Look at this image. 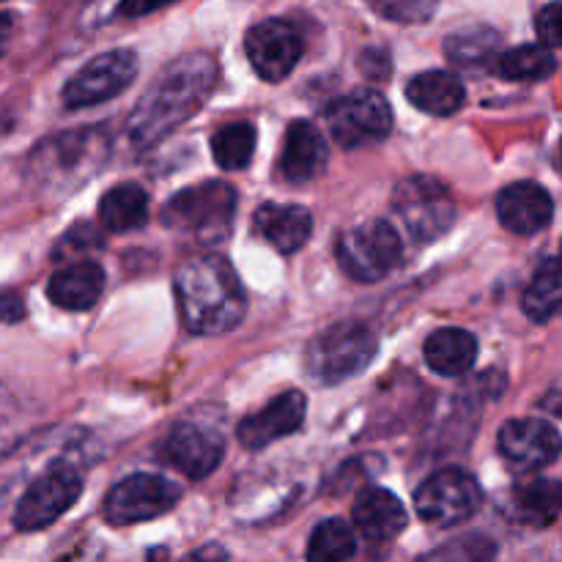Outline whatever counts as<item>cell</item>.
<instances>
[{"label": "cell", "instance_id": "6da1fadb", "mask_svg": "<svg viewBox=\"0 0 562 562\" xmlns=\"http://www.w3.org/2000/svg\"><path fill=\"white\" fill-rule=\"evenodd\" d=\"M217 86V60L209 53H187L170 60L126 119L135 148L157 146L162 137L198 113Z\"/></svg>", "mask_w": 562, "mask_h": 562}, {"label": "cell", "instance_id": "7a4b0ae2", "mask_svg": "<svg viewBox=\"0 0 562 562\" xmlns=\"http://www.w3.org/2000/svg\"><path fill=\"white\" fill-rule=\"evenodd\" d=\"M181 322L192 335H223L245 318L247 296L225 258L198 256L173 274Z\"/></svg>", "mask_w": 562, "mask_h": 562}, {"label": "cell", "instance_id": "3957f363", "mask_svg": "<svg viewBox=\"0 0 562 562\" xmlns=\"http://www.w3.org/2000/svg\"><path fill=\"white\" fill-rule=\"evenodd\" d=\"M104 157H108V140L102 132H64V135L47 137L33 148L31 176L42 190L69 192L71 187L91 179Z\"/></svg>", "mask_w": 562, "mask_h": 562}, {"label": "cell", "instance_id": "277c9868", "mask_svg": "<svg viewBox=\"0 0 562 562\" xmlns=\"http://www.w3.org/2000/svg\"><path fill=\"white\" fill-rule=\"evenodd\" d=\"M236 214V190L225 181H201L176 192L162 206L165 228L201 245H217L231 234Z\"/></svg>", "mask_w": 562, "mask_h": 562}, {"label": "cell", "instance_id": "5b68a950", "mask_svg": "<svg viewBox=\"0 0 562 562\" xmlns=\"http://www.w3.org/2000/svg\"><path fill=\"white\" fill-rule=\"evenodd\" d=\"M379 340L366 324H333L311 340L305 351V368L318 384H340L366 371L376 357Z\"/></svg>", "mask_w": 562, "mask_h": 562}, {"label": "cell", "instance_id": "8992f818", "mask_svg": "<svg viewBox=\"0 0 562 562\" xmlns=\"http://www.w3.org/2000/svg\"><path fill=\"white\" fill-rule=\"evenodd\" d=\"M393 212L404 223L406 234L417 241L442 239L453 228L459 209L448 187L434 176H406L393 190Z\"/></svg>", "mask_w": 562, "mask_h": 562}, {"label": "cell", "instance_id": "52a82bcc", "mask_svg": "<svg viewBox=\"0 0 562 562\" xmlns=\"http://www.w3.org/2000/svg\"><path fill=\"white\" fill-rule=\"evenodd\" d=\"M401 252L404 247L387 220H368V223L344 231L338 247H335L340 269L357 283H376V280L387 278L398 267Z\"/></svg>", "mask_w": 562, "mask_h": 562}, {"label": "cell", "instance_id": "ba28073f", "mask_svg": "<svg viewBox=\"0 0 562 562\" xmlns=\"http://www.w3.org/2000/svg\"><path fill=\"white\" fill-rule=\"evenodd\" d=\"M324 121L340 148L373 146L393 132V110L387 99L371 88H360L335 99L324 110Z\"/></svg>", "mask_w": 562, "mask_h": 562}, {"label": "cell", "instance_id": "9c48e42d", "mask_svg": "<svg viewBox=\"0 0 562 562\" xmlns=\"http://www.w3.org/2000/svg\"><path fill=\"white\" fill-rule=\"evenodd\" d=\"M483 503L475 475L461 467L439 470L417 488L415 510L423 521L437 527H453L472 519Z\"/></svg>", "mask_w": 562, "mask_h": 562}, {"label": "cell", "instance_id": "30bf717a", "mask_svg": "<svg viewBox=\"0 0 562 562\" xmlns=\"http://www.w3.org/2000/svg\"><path fill=\"white\" fill-rule=\"evenodd\" d=\"M181 499V488L162 475H137L124 477L115 483L104 497V519L115 527L140 525L165 516L176 508Z\"/></svg>", "mask_w": 562, "mask_h": 562}, {"label": "cell", "instance_id": "8fae6325", "mask_svg": "<svg viewBox=\"0 0 562 562\" xmlns=\"http://www.w3.org/2000/svg\"><path fill=\"white\" fill-rule=\"evenodd\" d=\"M82 477L71 464H55L38 481L27 486L14 510V527L22 532H36L55 525L71 505L80 499Z\"/></svg>", "mask_w": 562, "mask_h": 562}, {"label": "cell", "instance_id": "7c38bea8", "mask_svg": "<svg viewBox=\"0 0 562 562\" xmlns=\"http://www.w3.org/2000/svg\"><path fill=\"white\" fill-rule=\"evenodd\" d=\"M135 77L137 58L130 49H113V53L97 55L66 82L64 104L69 110L93 108V104L108 102V99L126 91Z\"/></svg>", "mask_w": 562, "mask_h": 562}, {"label": "cell", "instance_id": "4fadbf2b", "mask_svg": "<svg viewBox=\"0 0 562 562\" xmlns=\"http://www.w3.org/2000/svg\"><path fill=\"white\" fill-rule=\"evenodd\" d=\"M245 53L261 80L280 82L300 64L302 36L291 22L263 20L247 31Z\"/></svg>", "mask_w": 562, "mask_h": 562}, {"label": "cell", "instance_id": "5bb4252c", "mask_svg": "<svg viewBox=\"0 0 562 562\" xmlns=\"http://www.w3.org/2000/svg\"><path fill=\"white\" fill-rule=\"evenodd\" d=\"M499 453L516 472H536L554 464L562 453V437L552 423L541 417L508 420L499 428Z\"/></svg>", "mask_w": 562, "mask_h": 562}, {"label": "cell", "instance_id": "9a60e30c", "mask_svg": "<svg viewBox=\"0 0 562 562\" xmlns=\"http://www.w3.org/2000/svg\"><path fill=\"white\" fill-rule=\"evenodd\" d=\"M159 453H162L165 464H170L184 477L203 481L223 461L225 442L212 428L195 426V423H179V426L170 428Z\"/></svg>", "mask_w": 562, "mask_h": 562}, {"label": "cell", "instance_id": "2e32d148", "mask_svg": "<svg viewBox=\"0 0 562 562\" xmlns=\"http://www.w3.org/2000/svg\"><path fill=\"white\" fill-rule=\"evenodd\" d=\"M307 412V398L300 390H289V393L278 395L274 401H269L261 412L245 417L236 428V437L245 445L247 450H261L269 448L278 439L289 437V434L300 431L302 423H305Z\"/></svg>", "mask_w": 562, "mask_h": 562}, {"label": "cell", "instance_id": "e0dca14e", "mask_svg": "<svg viewBox=\"0 0 562 562\" xmlns=\"http://www.w3.org/2000/svg\"><path fill=\"white\" fill-rule=\"evenodd\" d=\"M554 201L536 181H516L497 195V217L510 234H541L552 223Z\"/></svg>", "mask_w": 562, "mask_h": 562}, {"label": "cell", "instance_id": "ac0fdd59", "mask_svg": "<svg viewBox=\"0 0 562 562\" xmlns=\"http://www.w3.org/2000/svg\"><path fill=\"white\" fill-rule=\"evenodd\" d=\"M329 162L327 140H324L322 130L311 124V121H294L285 130L283 154H280L278 170L289 184H307V181L318 179Z\"/></svg>", "mask_w": 562, "mask_h": 562}, {"label": "cell", "instance_id": "d6986e66", "mask_svg": "<svg viewBox=\"0 0 562 562\" xmlns=\"http://www.w3.org/2000/svg\"><path fill=\"white\" fill-rule=\"evenodd\" d=\"M355 527L373 543H384L398 538L406 530V508L387 488H366L355 499Z\"/></svg>", "mask_w": 562, "mask_h": 562}, {"label": "cell", "instance_id": "ffe728a7", "mask_svg": "<svg viewBox=\"0 0 562 562\" xmlns=\"http://www.w3.org/2000/svg\"><path fill=\"white\" fill-rule=\"evenodd\" d=\"M104 291V269L97 261H71L58 269L47 283V296L60 311H88Z\"/></svg>", "mask_w": 562, "mask_h": 562}, {"label": "cell", "instance_id": "44dd1931", "mask_svg": "<svg viewBox=\"0 0 562 562\" xmlns=\"http://www.w3.org/2000/svg\"><path fill=\"white\" fill-rule=\"evenodd\" d=\"M505 514L519 525L549 527L562 514V481L532 477L510 488Z\"/></svg>", "mask_w": 562, "mask_h": 562}, {"label": "cell", "instance_id": "7402d4cb", "mask_svg": "<svg viewBox=\"0 0 562 562\" xmlns=\"http://www.w3.org/2000/svg\"><path fill=\"white\" fill-rule=\"evenodd\" d=\"M256 228L274 250L291 256L311 239L313 217L305 206L294 203H263L256 212Z\"/></svg>", "mask_w": 562, "mask_h": 562}, {"label": "cell", "instance_id": "603a6c76", "mask_svg": "<svg viewBox=\"0 0 562 562\" xmlns=\"http://www.w3.org/2000/svg\"><path fill=\"white\" fill-rule=\"evenodd\" d=\"M406 99L428 115H453L464 104L467 88L453 71L431 69L412 77L406 86Z\"/></svg>", "mask_w": 562, "mask_h": 562}, {"label": "cell", "instance_id": "cb8c5ba5", "mask_svg": "<svg viewBox=\"0 0 562 562\" xmlns=\"http://www.w3.org/2000/svg\"><path fill=\"white\" fill-rule=\"evenodd\" d=\"M445 55L464 75H481L499 58V33L488 25L461 27L445 38Z\"/></svg>", "mask_w": 562, "mask_h": 562}, {"label": "cell", "instance_id": "d4e9b609", "mask_svg": "<svg viewBox=\"0 0 562 562\" xmlns=\"http://www.w3.org/2000/svg\"><path fill=\"white\" fill-rule=\"evenodd\" d=\"M423 355L428 368L439 376H464L477 360V340L467 329L445 327L426 340Z\"/></svg>", "mask_w": 562, "mask_h": 562}, {"label": "cell", "instance_id": "484cf974", "mask_svg": "<svg viewBox=\"0 0 562 562\" xmlns=\"http://www.w3.org/2000/svg\"><path fill=\"white\" fill-rule=\"evenodd\" d=\"M99 223L113 234H126V231H137L148 223V195L140 184H124L110 187L99 201Z\"/></svg>", "mask_w": 562, "mask_h": 562}, {"label": "cell", "instance_id": "4316f807", "mask_svg": "<svg viewBox=\"0 0 562 562\" xmlns=\"http://www.w3.org/2000/svg\"><path fill=\"white\" fill-rule=\"evenodd\" d=\"M521 307L538 324L562 313V258H549L538 267L536 278L521 296Z\"/></svg>", "mask_w": 562, "mask_h": 562}, {"label": "cell", "instance_id": "83f0119b", "mask_svg": "<svg viewBox=\"0 0 562 562\" xmlns=\"http://www.w3.org/2000/svg\"><path fill=\"white\" fill-rule=\"evenodd\" d=\"M494 69L505 80L530 82L552 75L558 69V60H554L552 49L543 47V44H521V47H514L499 55Z\"/></svg>", "mask_w": 562, "mask_h": 562}, {"label": "cell", "instance_id": "f1b7e54d", "mask_svg": "<svg viewBox=\"0 0 562 562\" xmlns=\"http://www.w3.org/2000/svg\"><path fill=\"white\" fill-rule=\"evenodd\" d=\"M256 126L250 121H234L212 137V157L223 170H245L256 154Z\"/></svg>", "mask_w": 562, "mask_h": 562}, {"label": "cell", "instance_id": "f546056e", "mask_svg": "<svg viewBox=\"0 0 562 562\" xmlns=\"http://www.w3.org/2000/svg\"><path fill=\"white\" fill-rule=\"evenodd\" d=\"M355 527L344 519H327L311 532L307 562H346L355 554Z\"/></svg>", "mask_w": 562, "mask_h": 562}, {"label": "cell", "instance_id": "4dcf8cb0", "mask_svg": "<svg viewBox=\"0 0 562 562\" xmlns=\"http://www.w3.org/2000/svg\"><path fill=\"white\" fill-rule=\"evenodd\" d=\"M494 543L486 538H461V541H450L445 547L434 549V552L423 554L417 562H492Z\"/></svg>", "mask_w": 562, "mask_h": 562}, {"label": "cell", "instance_id": "1f68e13d", "mask_svg": "<svg viewBox=\"0 0 562 562\" xmlns=\"http://www.w3.org/2000/svg\"><path fill=\"white\" fill-rule=\"evenodd\" d=\"M366 3L384 20L417 25V22L431 20L439 0H366Z\"/></svg>", "mask_w": 562, "mask_h": 562}, {"label": "cell", "instance_id": "d6a6232c", "mask_svg": "<svg viewBox=\"0 0 562 562\" xmlns=\"http://www.w3.org/2000/svg\"><path fill=\"white\" fill-rule=\"evenodd\" d=\"M536 31L543 47H562V0L547 3L538 11Z\"/></svg>", "mask_w": 562, "mask_h": 562}, {"label": "cell", "instance_id": "836d02e7", "mask_svg": "<svg viewBox=\"0 0 562 562\" xmlns=\"http://www.w3.org/2000/svg\"><path fill=\"white\" fill-rule=\"evenodd\" d=\"M102 241H99V234L91 228V225H77V228H71L69 234L60 236L58 247H55V258L60 256H69V252L77 250H88V247H99Z\"/></svg>", "mask_w": 562, "mask_h": 562}, {"label": "cell", "instance_id": "e575fe53", "mask_svg": "<svg viewBox=\"0 0 562 562\" xmlns=\"http://www.w3.org/2000/svg\"><path fill=\"white\" fill-rule=\"evenodd\" d=\"M360 66L371 80H384L390 75V58L382 49H366L360 58Z\"/></svg>", "mask_w": 562, "mask_h": 562}, {"label": "cell", "instance_id": "d590c367", "mask_svg": "<svg viewBox=\"0 0 562 562\" xmlns=\"http://www.w3.org/2000/svg\"><path fill=\"white\" fill-rule=\"evenodd\" d=\"M25 318V302L11 291H0V324H16Z\"/></svg>", "mask_w": 562, "mask_h": 562}, {"label": "cell", "instance_id": "8d00e7d4", "mask_svg": "<svg viewBox=\"0 0 562 562\" xmlns=\"http://www.w3.org/2000/svg\"><path fill=\"white\" fill-rule=\"evenodd\" d=\"M168 3L170 0H121L119 14L130 16V20H137V16L151 14V11L162 9V5H168Z\"/></svg>", "mask_w": 562, "mask_h": 562}, {"label": "cell", "instance_id": "74e56055", "mask_svg": "<svg viewBox=\"0 0 562 562\" xmlns=\"http://www.w3.org/2000/svg\"><path fill=\"white\" fill-rule=\"evenodd\" d=\"M541 406L543 412H547V415H552V417H560L562 420V379H558V382L552 384V387L547 390V393H543V398H541Z\"/></svg>", "mask_w": 562, "mask_h": 562}, {"label": "cell", "instance_id": "f35d334b", "mask_svg": "<svg viewBox=\"0 0 562 562\" xmlns=\"http://www.w3.org/2000/svg\"><path fill=\"white\" fill-rule=\"evenodd\" d=\"M11 415H5V401H0V456L14 448V434H11Z\"/></svg>", "mask_w": 562, "mask_h": 562}, {"label": "cell", "instance_id": "ab89813d", "mask_svg": "<svg viewBox=\"0 0 562 562\" xmlns=\"http://www.w3.org/2000/svg\"><path fill=\"white\" fill-rule=\"evenodd\" d=\"M225 558H228V554H225L223 547H217V543H209V547H203L201 552L190 554V558L181 560V562H225Z\"/></svg>", "mask_w": 562, "mask_h": 562}, {"label": "cell", "instance_id": "60d3db41", "mask_svg": "<svg viewBox=\"0 0 562 562\" xmlns=\"http://www.w3.org/2000/svg\"><path fill=\"white\" fill-rule=\"evenodd\" d=\"M11 31H14V16H11V14H0V58H3L5 49H9Z\"/></svg>", "mask_w": 562, "mask_h": 562}, {"label": "cell", "instance_id": "b9f144b4", "mask_svg": "<svg viewBox=\"0 0 562 562\" xmlns=\"http://www.w3.org/2000/svg\"><path fill=\"white\" fill-rule=\"evenodd\" d=\"M560 165H562V146H560Z\"/></svg>", "mask_w": 562, "mask_h": 562}]
</instances>
